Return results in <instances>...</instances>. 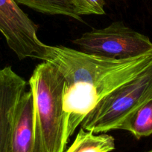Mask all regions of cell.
Masks as SVG:
<instances>
[{"label": "cell", "instance_id": "30bf717a", "mask_svg": "<svg viewBox=\"0 0 152 152\" xmlns=\"http://www.w3.org/2000/svg\"><path fill=\"white\" fill-rule=\"evenodd\" d=\"M80 16L85 15H104L105 0H74Z\"/></svg>", "mask_w": 152, "mask_h": 152}, {"label": "cell", "instance_id": "3957f363", "mask_svg": "<svg viewBox=\"0 0 152 152\" xmlns=\"http://www.w3.org/2000/svg\"><path fill=\"white\" fill-rule=\"evenodd\" d=\"M152 99V63L133 80L110 92L97 103L80 123L95 134L119 130L134 111Z\"/></svg>", "mask_w": 152, "mask_h": 152}, {"label": "cell", "instance_id": "6da1fadb", "mask_svg": "<svg viewBox=\"0 0 152 152\" xmlns=\"http://www.w3.org/2000/svg\"><path fill=\"white\" fill-rule=\"evenodd\" d=\"M45 61L55 65L65 80L63 108L69 138L102 98L152 63V53L113 59L65 46L48 45Z\"/></svg>", "mask_w": 152, "mask_h": 152}, {"label": "cell", "instance_id": "ba28073f", "mask_svg": "<svg viewBox=\"0 0 152 152\" xmlns=\"http://www.w3.org/2000/svg\"><path fill=\"white\" fill-rule=\"evenodd\" d=\"M17 3L40 13L49 15H62L83 22L78 14L74 0H15Z\"/></svg>", "mask_w": 152, "mask_h": 152}, {"label": "cell", "instance_id": "5b68a950", "mask_svg": "<svg viewBox=\"0 0 152 152\" xmlns=\"http://www.w3.org/2000/svg\"><path fill=\"white\" fill-rule=\"evenodd\" d=\"M38 26L15 0H0V32L19 59L45 61L48 45L37 37Z\"/></svg>", "mask_w": 152, "mask_h": 152}, {"label": "cell", "instance_id": "8fae6325", "mask_svg": "<svg viewBox=\"0 0 152 152\" xmlns=\"http://www.w3.org/2000/svg\"><path fill=\"white\" fill-rule=\"evenodd\" d=\"M146 152H152V149L149 150V151H146Z\"/></svg>", "mask_w": 152, "mask_h": 152}, {"label": "cell", "instance_id": "7a4b0ae2", "mask_svg": "<svg viewBox=\"0 0 152 152\" xmlns=\"http://www.w3.org/2000/svg\"><path fill=\"white\" fill-rule=\"evenodd\" d=\"M28 85L34 107L31 152H64L69 138L63 108V77L55 65L43 61L34 69Z\"/></svg>", "mask_w": 152, "mask_h": 152}, {"label": "cell", "instance_id": "277c9868", "mask_svg": "<svg viewBox=\"0 0 152 152\" xmlns=\"http://www.w3.org/2000/svg\"><path fill=\"white\" fill-rule=\"evenodd\" d=\"M73 43L81 51L108 59H130L152 53L150 39L122 22L83 33Z\"/></svg>", "mask_w": 152, "mask_h": 152}, {"label": "cell", "instance_id": "8992f818", "mask_svg": "<svg viewBox=\"0 0 152 152\" xmlns=\"http://www.w3.org/2000/svg\"><path fill=\"white\" fill-rule=\"evenodd\" d=\"M34 138V95L31 90L22 93L15 111L10 152H31Z\"/></svg>", "mask_w": 152, "mask_h": 152}, {"label": "cell", "instance_id": "9c48e42d", "mask_svg": "<svg viewBox=\"0 0 152 152\" xmlns=\"http://www.w3.org/2000/svg\"><path fill=\"white\" fill-rule=\"evenodd\" d=\"M119 130L128 131L137 139L152 134V99L134 111L121 125Z\"/></svg>", "mask_w": 152, "mask_h": 152}, {"label": "cell", "instance_id": "52a82bcc", "mask_svg": "<svg viewBox=\"0 0 152 152\" xmlns=\"http://www.w3.org/2000/svg\"><path fill=\"white\" fill-rule=\"evenodd\" d=\"M115 148V139L111 135L98 134L81 128L65 152H111Z\"/></svg>", "mask_w": 152, "mask_h": 152}]
</instances>
